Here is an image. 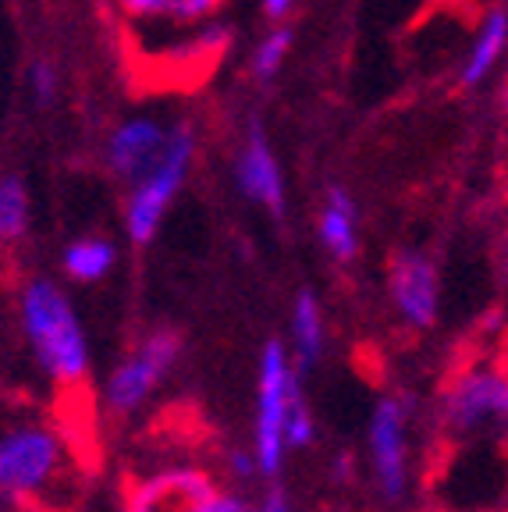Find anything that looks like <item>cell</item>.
<instances>
[{
  "label": "cell",
  "mask_w": 508,
  "mask_h": 512,
  "mask_svg": "<svg viewBox=\"0 0 508 512\" xmlns=\"http://www.w3.org/2000/svg\"><path fill=\"white\" fill-rule=\"evenodd\" d=\"M320 239L338 260L356 256V207H352L345 189L327 192V207L320 214Z\"/></svg>",
  "instance_id": "4fadbf2b"
},
{
  "label": "cell",
  "mask_w": 508,
  "mask_h": 512,
  "mask_svg": "<svg viewBox=\"0 0 508 512\" xmlns=\"http://www.w3.org/2000/svg\"><path fill=\"white\" fill-rule=\"evenodd\" d=\"M29 86H32V93H36V100H40V104H50V100H54V93H57L54 68H50L47 61H36L29 68Z\"/></svg>",
  "instance_id": "ffe728a7"
},
{
  "label": "cell",
  "mask_w": 508,
  "mask_h": 512,
  "mask_svg": "<svg viewBox=\"0 0 508 512\" xmlns=\"http://www.w3.org/2000/svg\"><path fill=\"white\" fill-rule=\"evenodd\" d=\"M224 0H118L132 22L139 25H189L214 15Z\"/></svg>",
  "instance_id": "7c38bea8"
},
{
  "label": "cell",
  "mask_w": 508,
  "mask_h": 512,
  "mask_svg": "<svg viewBox=\"0 0 508 512\" xmlns=\"http://www.w3.org/2000/svg\"><path fill=\"white\" fill-rule=\"evenodd\" d=\"M189 160H192V132L182 125L171 128L160 160L139 182H132V196H128V210H125L132 242L143 246V242H150L157 235L160 221L167 214V203L175 200V192L182 189L185 175H189Z\"/></svg>",
  "instance_id": "277c9868"
},
{
  "label": "cell",
  "mask_w": 508,
  "mask_h": 512,
  "mask_svg": "<svg viewBox=\"0 0 508 512\" xmlns=\"http://www.w3.org/2000/svg\"><path fill=\"white\" fill-rule=\"evenodd\" d=\"M228 470L235 473L239 480H253L256 473H260V463H256L253 452H242V448H235L228 456Z\"/></svg>",
  "instance_id": "44dd1931"
},
{
  "label": "cell",
  "mask_w": 508,
  "mask_h": 512,
  "mask_svg": "<svg viewBox=\"0 0 508 512\" xmlns=\"http://www.w3.org/2000/svg\"><path fill=\"white\" fill-rule=\"evenodd\" d=\"M25 232H29V192L18 175H4L0 178V246L25 239Z\"/></svg>",
  "instance_id": "e0dca14e"
},
{
  "label": "cell",
  "mask_w": 508,
  "mask_h": 512,
  "mask_svg": "<svg viewBox=\"0 0 508 512\" xmlns=\"http://www.w3.org/2000/svg\"><path fill=\"white\" fill-rule=\"evenodd\" d=\"M178 360V335L175 331H153L143 338V345L121 360L111 370L104 384V406L114 416H128L135 409H143V402L157 392V384Z\"/></svg>",
  "instance_id": "8992f818"
},
{
  "label": "cell",
  "mask_w": 508,
  "mask_h": 512,
  "mask_svg": "<svg viewBox=\"0 0 508 512\" xmlns=\"http://www.w3.org/2000/svg\"><path fill=\"white\" fill-rule=\"evenodd\" d=\"M505 111H508V86H505Z\"/></svg>",
  "instance_id": "d4e9b609"
},
{
  "label": "cell",
  "mask_w": 508,
  "mask_h": 512,
  "mask_svg": "<svg viewBox=\"0 0 508 512\" xmlns=\"http://www.w3.org/2000/svg\"><path fill=\"white\" fill-rule=\"evenodd\" d=\"M167 128H160L150 118H132L121 128H114L111 143H107V164L125 182H139L146 171L160 160L167 146Z\"/></svg>",
  "instance_id": "30bf717a"
},
{
  "label": "cell",
  "mask_w": 508,
  "mask_h": 512,
  "mask_svg": "<svg viewBox=\"0 0 508 512\" xmlns=\"http://www.w3.org/2000/svg\"><path fill=\"white\" fill-rule=\"evenodd\" d=\"M260 512H292V505H288L285 495H278V491H270L267 502L260 505Z\"/></svg>",
  "instance_id": "603a6c76"
},
{
  "label": "cell",
  "mask_w": 508,
  "mask_h": 512,
  "mask_svg": "<svg viewBox=\"0 0 508 512\" xmlns=\"http://www.w3.org/2000/svg\"><path fill=\"white\" fill-rule=\"evenodd\" d=\"M263 4H267L270 18H281V15H288V8H292L295 0H263Z\"/></svg>",
  "instance_id": "cb8c5ba5"
},
{
  "label": "cell",
  "mask_w": 508,
  "mask_h": 512,
  "mask_svg": "<svg viewBox=\"0 0 508 512\" xmlns=\"http://www.w3.org/2000/svg\"><path fill=\"white\" fill-rule=\"evenodd\" d=\"M445 424L455 438H505L508 434V374L477 367L455 377L445 395Z\"/></svg>",
  "instance_id": "5b68a950"
},
{
  "label": "cell",
  "mask_w": 508,
  "mask_h": 512,
  "mask_svg": "<svg viewBox=\"0 0 508 512\" xmlns=\"http://www.w3.org/2000/svg\"><path fill=\"white\" fill-rule=\"evenodd\" d=\"M64 271L68 278L82 281V285H93V281L107 278L114 267V246L107 239H79L64 249Z\"/></svg>",
  "instance_id": "9a60e30c"
},
{
  "label": "cell",
  "mask_w": 508,
  "mask_h": 512,
  "mask_svg": "<svg viewBox=\"0 0 508 512\" xmlns=\"http://www.w3.org/2000/svg\"><path fill=\"white\" fill-rule=\"evenodd\" d=\"M313 441V416L310 406L302 399V388L292 392V402H288V420H285V445L288 448H306Z\"/></svg>",
  "instance_id": "ac0fdd59"
},
{
  "label": "cell",
  "mask_w": 508,
  "mask_h": 512,
  "mask_svg": "<svg viewBox=\"0 0 508 512\" xmlns=\"http://www.w3.org/2000/svg\"><path fill=\"white\" fill-rule=\"evenodd\" d=\"M203 512H249V509H246V502H242L239 495H221V491H217Z\"/></svg>",
  "instance_id": "7402d4cb"
},
{
  "label": "cell",
  "mask_w": 508,
  "mask_h": 512,
  "mask_svg": "<svg viewBox=\"0 0 508 512\" xmlns=\"http://www.w3.org/2000/svg\"><path fill=\"white\" fill-rule=\"evenodd\" d=\"M72 488V448L64 431L47 420H4L0 424V498L22 509L61 512Z\"/></svg>",
  "instance_id": "6da1fadb"
},
{
  "label": "cell",
  "mask_w": 508,
  "mask_h": 512,
  "mask_svg": "<svg viewBox=\"0 0 508 512\" xmlns=\"http://www.w3.org/2000/svg\"><path fill=\"white\" fill-rule=\"evenodd\" d=\"M288 47H292V29L270 32L267 40L260 43V50H256V57H253L256 75H260V79H270V75H274L281 68V61H285Z\"/></svg>",
  "instance_id": "d6986e66"
},
{
  "label": "cell",
  "mask_w": 508,
  "mask_h": 512,
  "mask_svg": "<svg viewBox=\"0 0 508 512\" xmlns=\"http://www.w3.org/2000/svg\"><path fill=\"white\" fill-rule=\"evenodd\" d=\"M217 484L199 466H167L139 477L125 495V512H203Z\"/></svg>",
  "instance_id": "ba28073f"
},
{
  "label": "cell",
  "mask_w": 508,
  "mask_h": 512,
  "mask_svg": "<svg viewBox=\"0 0 508 512\" xmlns=\"http://www.w3.org/2000/svg\"><path fill=\"white\" fill-rule=\"evenodd\" d=\"M22 328L32 345V356L43 367V374L57 388H82L89 381V342L82 331V320L75 313L72 299L64 296L61 285L50 278H32L18 299Z\"/></svg>",
  "instance_id": "7a4b0ae2"
},
{
  "label": "cell",
  "mask_w": 508,
  "mask_h": 512,
  "mask_svg": "<svg viewBox=\"0 0 508 512\" xmlns=\"http://www.w3.org/2000/svg\"><path fill=\"white\" fill-rule=\"evenodd\" d=\"M391 299L413 328H430L437 320V271L430 256L398 253L391 264Z\"/></svg>",
  "instance_id": "9c48e42d"
},
{
  "label": "cell",
  "mask_w": 508,
  "mask_h": 512,
  "mask_svg": "<svg viewBox=\"0 0 508 512\" xmlns=\"http://www.w3.org/2000/svg\"><path fill=\"white\" fill-rule=\"evenodd\" d=\"M505 40H508V15L505 11H491L484 29H480L477 47H473V54H469L466 72H462V82H466V86H477V82L491 72L494 61H498L501 50H505Z\"/></svg>",
  "instance_id": "2e32d148"
},
{
  "label": "cell",
  "mask_w": 508,
  "mask_h": 512,
  "mask_svg": "<svg viewBox=\"0 0 508 512\" xmlns=\"http://www.w3.org/2000/svg\"><path fill=\"white\" fill-rule=\"evenodd\" d=\"M409 413L413 406L405 399H381L370 416V466L388 502H398L409 484Z\"/></svg>",
  "instance_id": "52a82bcc"
},
{
  "label": "cell",
  "mask_w": 508,
  "mask_h": 512,
  "mask_svg": "<svg viewBox=\"0 0 508 512\" xmlns=\"http://www.w3.org/2000/svg\"><path fill=\"white\" fill-rule=\"evenodd\" d=\"M292 338H295V352H299L302 367H313L324 352V313L313 292H299L292 310Z\"/></svg>",
  "instance_id": "5bb4252c"
},
{
  "label": "cell",
  "mask_w": 508,
  "mask_h": 512,
  "mask_svg": "<svg viewBox=\"0 0 508 512\" xmlns=\"http://www.w3.org/2000/svg\"><path fill=\"white\" fill-rule=\"evenodd\" d=\"M299 388V377L281 342H267L260 352V381H256V445L253 456L260 463L263 477H274L285 463V420L292 392Z\"/></svg>",
  "instance_id": "3957f363"
},
{
  "label": "cell",
  "mask_w": 508,
  "mask_h": 512,
  "mask_svg": "<svg viewBox=\"0 0 508 512\" xmlns=\"http://www.w3.org/2000/svg\"><path fill=\"white\" fill-rule=\"evenodd\" d=\"M235 178H239V189L246 192L249 200L267 207L270 214H281V210H285L281 168H278V160H274V153H270V143L260 125L249 128L246 150H242L239 164H235Z\"/></svg>",
  "instance_id": "8fae6325"
}]
</instances>
